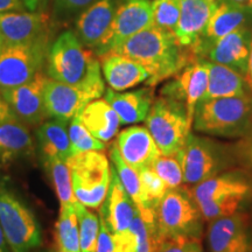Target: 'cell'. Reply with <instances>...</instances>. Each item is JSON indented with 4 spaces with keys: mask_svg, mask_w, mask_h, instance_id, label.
I'll return each mask as SVG.
<instances>
[{
    "mask_svg": "<svg viewBox=\"0 0 252 252\" xmlns=\"http://www.w3.org/2000/svg\"><path fill=\"white\" fill-rule=\"evenodd\" d=\"M152 168L161 178L168 189L180 187L184 182V172L180 160L176 156L160 154L152 165Z\"/></svg>",
    "mask_w": 252,
    "mask_h": 252,
    "instance_id": "obj_35",
    "label": "cell"
},
{
    "mask_svg": "<svg viewBox=\"0 0 252 252\" xmlns=\"http://www.w3.org/2000/svg\"><path fill=\"white\" fill-rule=\"evenodd\" d=\"M34 152L30 131L19 121L0 124V161L8 162Z\"/></svg>",
    "mask_w": 252,
    "mask_h": 252,
    "instance_id": "obj_28",
    "label": "cell"
},
{
    "mask_svg": "<svg viewBox=\"0 0 252 252\" xmlns=\"http://www.w3.org/2000/svg\"><path fill=\"white\" fill-rule=\"evenodd\" d=\"M48 76L42 70L30 82L12 89L0 90L15 118L23 124H42L47 117L43 90Z\"/></svg>",
    "mask_w": 252,
    "mask_h": 252,
    "instance_id": "obj_12",
    "label": "cell"
},
{
    "mask_svg": "<svg viewBox=\"0 0 252 252\" xmlns=\"http://www.w3.org/2000/svg\"><path fill=\"white\" fill-rule=\"evenodd\" d=\"M251 42L252 30L242 27L214 42L206 54L210 62L226 65L245 77Z\"/></svg>",
    "mask_w": 252,
    "mask_h": 252,
    "instance_id": "obj_18",
    "label": "cell"
},
{
    "mask_svg": "<svg viewBox=\"0 0 252 252\" xmlns=\"http://www.w3.org/2000/svg\"><path fill=\"white\" fill-rule=\"evenodd\" d=\"M137 213L133 201L126 193L115 168H111V182L108 196L102 204L100 213L111 230L113 238L123 239L132 236L130 226Z\"/></svg>",
    "mask_w": 252,
    "mask_h": 252,
    "instance_id": "obj_17",
    "label": "cell"
},
{
    "mask_svg": "<svg viewBox=\"0 0 252 252\" xmlns=\"http://www.w3.org/2000/svg\"><path fill=\"white\" fill-rule=\"evenodd\" d=\"M145 122L162 156H175L184 147L193 126L185 104L165 96L153 100Z\"/></svg>",
    "mask_w": 252,
    "mask_h": 252,
    "instance_id": "obj_6",
    "label": "cell"
},
{
    "mask_svg": "<svg viewBox=\"0 0 252 252\" xmlns=\"http://www.w3.org/2000/svg\"><path fill=\"white\" fill-rule=\"evenodd\" d=\"M47 252H62V251L59 250V251H47Z\"/></svg>",
    "mask_w": 252,
    "mask_h": 252,
    "instance_id": "obj_50",
    "label": "cell"
},
{
    "mask_svg": "<svg viewBox=\"0 0 252 252\" xmlns=\"http://www.w3.org/2000/svg\"><path fill=\"white\" fill-rule=\"evenodd\" d=\"M5 46V42H4V39H2V36H1V34H0V50L2 49V47Z\"/></svg>",
    "mask_w": 252,
    "mask_h": 252,
    "instance_id": "obj_48",
    "label": "cell"
},
{
    "mask_svg": "<svg viewBox=\"0 0 252 252\" xmlns=\"http://www.w3.org/2000/svg\"><path fill=\"white\" fill-rule=\"evenodd\" d=\"M138 173H139L141 184H143L144 190L147 195V198H149L152 207L156 209L157 204L159 203V201L161 200L168 188H167L165 182L161 180V178L153 171L152 167H147V168L140 169Z\"/></svg>",
    "mask_w": 252,
    "mask_h": 252,
    "instance_id": "obj_37",
    "label": "cell"
},
{
    "mask_svg": "<svg viewBox=\"0 0 252 252\" xmlns=\"http://www.w3.org/2000/svg\"><path fill=\"white\" fill-rule=\"evenodd\" d=\"M151 26H153V9L150 0H121L111 26L94 53L102 58L128 37Z\"/></svg>",
    "mask_w": 252,
    "mask_h": 252,
    "instance_id": "obj_10",
    "label": "cell"
},
{
    "mask_svg": "<svg viewBox=\"0 0 252 252\" xmlns=\"http://www.w3.org/2000/svg\"><path fill=\"white\" fill-rule=\"evenodd\" d=\"M251 9L230 0H219L202 37L190 49L195 58L206 54L210 46L220 37L238 28L247 27L252 18Z\"/></svg>",
    "mask_w": 252,
    "mask_h": 252,
    "instance_id": "obj_14",
    "label": "cell"
},
{
    "mask_svg": "<svg viewBox=\"0 0 252 252\" xmlns=\"http://www.w3.org/2000/svg\"><path fill=\"white\" fill-rule=\"evenodd\" d=\"M49 15L41 11L0 13V34L5 45L28 43L48 37Z\"/></svg>",
    "mask_w": 252,
    "mask_h": 252,
    "instance_id": "obj_16",
    "label": "cell"
},
{
    "mask_svg": "<svg viewBox=\"0 0 252 252\" xmlns=\"http://www.w3.org/2000/svg\"><path fill=\"white\" fill-rule=\"evenodd\" d=\"M235 166L252 179V131L231 145Z\"/></svg>",
    "mask_w": 252,
    "mask_h": 252,
    "instance_id": "obj_38",
    "label": "cell"
},
{
    "mask_svg": "<svg viewBox=\"0 0 252 252\" xmlns=\"http://www.w3.org/2000/svg\"><path fill=\"white\" fill-rule=\"evenodd\" d=\"M217 1L207 0H180L181 11L174 35L185 48L191 49L202 37Z\"/></svg>",
    "mask_w": 252,
    "mask_h": 252,
    "instance_id": "obj_20",
    "label": "cell"
},
{
    "mask_svg": "<svg viewBox=\"0 0 252 252\" xmlns=\"http://www.w3.org/2000/svg\"><path fill=\"white\" fill-rule=\"evenodd\" d=\"M175 156L180 160L184 182L194 186L235 166L231 145L220 144L191 132Z\"/></svg>",
    "mask_w": 252,
    "mask_h": 252,
    "instance_id": "obj_5",
    "label": "cell"
},
{
    "mask_svg": "<svg viewBox=\"0 0 252 252\" xmlns=\"http://www.w3.org/2000/svg\"><path fill=\"white\" fill-rule=\"evenodd\" d=\"M230 1H234L236 4H239L242 6H245V7L252 8V0H230Z\"/></svg>",
    "mask_w": 252,
    "mask_h": 252,
    "instance_id": "obj_47",
    "label": "cell"
},
{
    "mask_svg": "<svg viewBox=\"0 0 252 252\" xmlns=\"http://www.w3.org/2000/svg\"><path fill=\"white\" fill-rule=\"evenodd\" d=\"M78 117L94 138L105 144L117 135L121 126L118 115L105 99L91 100Z\"/></svg>",
    "mask_w": 252,
    "mask_h": 252,
    "instance_id": "obj_25",
    "label": "cell"
},
{
    "mask_svg": "<svg viewBox=\"0 0 252 252\" xmlns=\"http://www.w3.org/2000/svg\"><path fill=\"white\" fill-rule=\"evenodd\" d=\"M26 7L23 0H0V13L24 12Z\"/></svg>",
    "mask_w": 252,
    "mask_h": 252,
    "instance_id": "obj_42",
    "label": "cell"
},
{
    "mask_svg": "<svg viewBox=\"0 0 252 252\" xmlns=\"http://www.w3.org/2000/svg\"><path fill=\"white\" fill-rule=\"evenodd\" d=\"M203 216L190 189H167L156 207L157 245L167 238L201 239Z\"/></svg>",
    "mask_w": 252,
    "mask_h": 252,
    "instance_id": "obj_4",
    "label": "cell"
},
{
    "mask_svg": "<svg viewBox=\"0 0 252 252\" xmlns=\"http://www.w3.org/2000/svg\"><path fill=\"white\" fill-rule=\"evenodd\" d=\"M74 209L80 229L81 252H94L99 232V217L78 201L75 202Z\"/></svg>",
    "mask_w": 252,
    "mask_h": 252,
    "instance_id": "obj_31",
    "label": "cell"
},
{
    "mask_svg": "<svg viewBox=\"0 0 252 252\" xmlns=\"http://www.w3.org/2000/svg\"><path fill=\"white\" fill-rule=\"evenodd\" d=\"M69 139L75 154L84 152H102L105 150V143L94 138L83 125L78 116L69 122Z\"/></svg>",
    "mask_w": 252,
    "mask_h": 252,
    "instance_id": "obj_33",
    "label": "cell"
},
{
    "mask_svg": "<svg viewBox=\"0 0 252 252\" xmlns=\"http://www.w3.org/2000/svg\"><path fill=\"white\" fill-rule=\"evenodd\" d=\"M190 190L198 203L229 195L248 196L252 191V182L250 176L242 171L223 172L195 185Z\"/></svg>",
    "mask_w": 252,
    "mask_h": 252,
    "instance_id": "obj_24",
    "label": "cell"
},
{
    "mask_svg": "<svg viewBox=\"0 0 252 252\" xmlns=\"http://www.w3.org/2000/svg\"><path fill=\"white\" fill-rule=\"evenodd\" d=\"M152 9L154 26L174 34L180 18V0H154Z\"/></svg>",
    "mask_w": 252,
    "mask_h": 252,
    "instance_id": "obj_34",
    "label": "cell"
},
{
    "mask_svg": "<svg viewBox=\"0 0 252 252\" xmlns=\"http://www.w3.org/2000/svg\"><path fill=\"white\" fill-rule=\"evenodd\" d=\"M65 162L76 200L88 208H99L108 196L111 182V168L105 154L96 151L76 153Z\"/></svg>",
    "mask_w": 252,
    "mask_h": 252,
    "instance_id": "obj_7",
    "label": "cell"
},
{
    "mask_svg": "<svg viewBox=\"0 0 252 252\" xmlns=\"http://www.w3.org/2000/svg\"><path fill=\"white\" fill-rule=\"evenodd\" d=\"M47 117L68 123L94 98L88 91L48 77L43 90Z\"/></svg>",
    "mask_w": 252,
    "mask_h": 252,
    "instance_id": "obj_15",
    "label": "cell"
},
{
    "mask_svg": "<svg viewBox=\"0 0 252 252\" xmlns=\"http://www.w3.org/2000/svg\"><path fill=\"white\" fill-rule=\"evenodd\" d=\"M0 225L12 252H31L41 244V229L34 214L1 184Z\"/></svg>",
    "mask_w": 252,
    "mask_h": 252,
    "instance_id": "obj_8",
    "label": "cell"
},
{
    "mask_svg": "<svg viewBox=\"0 0 252 252\" xmlns=\"http://www.w3.org/2000/svg\"><path fill=\"white\" fill-rule=\"evenodd\" d=\"M156 252H203L201 239L167 238L159 242Z\"/></svg>",
    "mask_w": 252,
    "mask_h": 252,
    "instance_id": "obj_39",
    "label": "cell"
},
{
    "mask_svg": "<svg viewBox=\"0 0 252 252\" xmlns=\"http://www.w3.org/2000/svg\"><path fill=\"white\" fill-rule=\"evenodd\" d=\"M116 146L126 163L137 172L152 167L160 156L156 141L145 126H131L118 134Z\"/></svg>",
    "mask_w": 252,
    "mask_h": 252,
    "instance_id": "obj_19",
    "label": "cell"
},
{
    "mask_svg": "<svg viewBox=\"0 0 252 252\" xmlns=\"http://www.w3.org/2000/svg\"><path fill=\"white\" fill-rule=\"evenodd\" d=\"M252 219L237 212L209 222L207 230L210 252H251Z\"/></svg>",
    "mask_w": 252,
    "mask_h": 252,
    "instance_id": "obj_11",
    "label": "cell"
},
{
    "mask_svg": "<svg viewBox=\"0 0 252 252\" xmlns=\"http://www.w3.org/2000/svg\"><path fill=\"white\" fill-rule=\"evenodd\" d=\"M130 230L134 238L135 252H156V237L150 226L141 219L138 209L132 220Z\"/></svg>",
    "mask_w": 252,
    "mask_h": 252,
    "instance_id": "obj_36",
    "label": "cell"
},
{
    "mask_svg": "<svg viewBox=\"0 0 252 252\" xmlns=\"http://www.w3.org/2000/svg\"><path fill=\"white\" fill-rule=\"evenodd\" d=\"M56 243L62 252H81L80 229L74 208L60 209L56 222Z\"/></svg>",
    "mask_w": 252,
    "mask_h": 252,
    "instance_id": "obj_30",
    "label": "cell"
},
{
    "mask_svg": "<svg viewBox=\"0 0 252 252\" xmlns=\"http://www.w3.org/2000/svg\"><path fill=\"white\" fill-rule=\"evenodd\" d=\"M43 163H45L50 180L54 185L61 209L74 208L77 200L74 195V190H72L71 174L67 162L59 158H52V159L45 160Z\"/></svg>",
    "mask_w": 252,
    "mask_h": 252,
    "instance_id": "obj_29",
    "label": "cell"
},
{
    "mask_svg": "<svg viewBox=\"0 0 252 252\" xmlns=\"http://www.w3.org/2000/svg\"><path fill=\"white\" fill-rule=\"evenodd\" d=\"M97 0H56V9L60 13L74 14L81 13Z\"/></svg>",
    "mask_w": 252,
    "mask_h": 252,
    "instance_id": "obj_41",
    "label": "cell"
},
{
    "mask_svg": "<svg viewBox=\"0 0 252 252\" xmlns=\"http://www.w3.org/2000/svg\"><path fill=\"white\" fill-rule=\"evenodd\" d=\"M104 99L118 115L121 125L137 124L144 122L154 100L153 87H145L134 91H115L111 88L105 90Z\"/></svg>",
    "mask_w": 252,
    "mask_h": 252,
    "instance_id": "obj_22",
    "label": "cell"
},
{
    "mask_svg": "<svg viewBox=\"0 0 252 252\" xmlns=\"http://www.w3.org/2000/svg\"><path fill=\"white\" fill-rule=\"evenodd\" d=\"M251 219H252V217H251Z\"/></svg>",
    "mask_w": 252,
    "mask_h": 252,
    "instance_id": "obj_52",
    "label": "cell"
},
{
    "mask_svg": "<svg viewBox=\"0 0 252 252\" xmlns=\"http://www.w3.org/2000/svg\"><path fill=\"white\" fill-rule=\"evenodd\" d=\"M0 252H12L11 249H9L7 241H6L4 231H2L1 225H0Z\"/></svg>",
    "mask_w": 252,
    "mask_h": 252,
    "instance_id": "obj_46",
    "label": "cell"
},
{
    "mask_svg": "<svg viewBox=\"0 0 252 252\" xmlns=\"http://www.w3.org/2000/svg\"><path fill=\"white\" fill-rule=\"evenodd\" d=\"M193 128L220 138H242L252 131V93L201 100L195 108Z\"/></svg>",
    "mask_w": 252,
    "mask_h": 252,
    "instance_id": "obj_3",
    "label": "cell"
},
{
    "mask_svg": "<svg viewBox=\"0 0 252 252\" xmlns=\"http://www.w3.org/2000/svg\"><path fill=\"white\" fill-rule=\"evenodd\" d=\"M36 135L42 161L52 158H59L63 161H67L75 154L69 139L67 123L58 119L42 123Z\"/></svg>",
    "mask_w": 252,
    "mask_h": 252,
    "instance_id": "obj_27",
    "label": "cell"
},
{
    "mask_svg": "<svg viewBox=\"0 0 252 252\" xmlns=\"http://www.w3.org/2000/svg\"><path fill=\"white\" fill-rule=\"evenodd\" d=\"M207 1H217V0H207Z\"/></svg>",
    "mask_w": 252,
    "mask_h": 252,
    "instance_id": "obj_51",
    "label": "cell"
},
{
    "mask_svg": "<svg viewBox=\"0 0 252 252\" xmlns=\"http://www.w3.org/2000/svg\"><path fill=\"white\" fill-rule=\"evenodd\" d=\"M209 76L208 87L201 100L242 96L252 93L243 75L226 65L207 61Z\"/></svg>",
    "mask_w": 252,
    "mask_h": 252,
    "instance_id": "obj_26",
    "label": "cell"
},
{
    "mask_svg": "<svg viewBox=\"0 0 252 252\" xmlns=\"http://www.w3.org/2000/svg\"><path fill=\"white\" fill-rule=\"evenodd\" d=\"M245 80H247L249 87L252 91V42L250 47V55H249V62H248V71L247 76H245Z\"/></svg>",
    "mask_w": 252,
    "mask_h": 252,
    "instance_id": "obj_45",
    "label": "cell"
},
{
    "mask_svg": "<svg viewBox=\"0 0 252 252\" xmlns=\"http://www.w3.org/2000/svg\"><path fill=\"white\" fill-rule=\"evenodd\" d=\"M48 50V37L2 47L0 50V90L12 89L30 82L42 70Z\"/></svg>",
    "mask_w": 252,
    "mask_h": 252,
    "instance_id": "obj_9",
    "label": "cell"
},
{
    "mask_svg": "<svg viewBox=\"0 0 252 252\" xmlns=\"http://www.w3.org/2000/svg\"><path fill=\"white\" fill-rule=\"evenodd\" d=\"M47 76L81 88L94 99L100 98L105 93L98 56L84 48L76 34L70 31L63 32L50 46L47 55Z\"/></svg>",
    "mask_w": 252,
    "mask_h": 252,
    "instance_id": "obj_2",
    "label": "cell"
},
{
    "mask_svg": "<svg viewBox=\"0 0 252 252\" xmlns=\"http://www.w3.org/2000/svg\"><path fill=\"white\" fill-rule=\"evenodd\" d=\"M109 53L126 56L143 65L150 74L146 82L149 87L175 76L195 60L191 50L182 47L174 34L154 25L128 37Z\"/></svg>",
    "mask_w": 252,
    "mask_h": 252,
    "instance_id": "obj_1",
    "label": "cell"
},
{
    "mask_svg": "<svg viewBox=\"0 0 252 252\" xmlns=\"http://www.w3.org/2000/svg\"><path fill=\"white\" fill-rule=\"evenodd\" d=\"M208 76L209 70L207 61L194 60L189 62L179 74H176L174 80L167 83L161 90V96L169 97L185 104L191 124L195 108L206 94Z\"/></svg>",
    "mask_w": 252,
    "mask_h": 252,
    "instance_id": "obj_13",
    "label": "cell"
},
{
    "mask_svg": "<svg viewBox=\"0 0 252 252\" xmlns=\"http://www.w3.org/2000/svg\"><path fill=\"white\" fill-rule=\"evenodd\" d=\"M251 252H252V226H251Z\"/></svg>",
    "mask_w": 252,
    "mask_h": 252,
    "instance_id": "obj_49",
    "label": "cell"
},
{
    "mask_svg": "<svg viewBox=\"0 0 252 252\" xmlns=\"http://www.w3.org/2000/svg\"><path fill=\"white\" fill-rule=\"evenodd\" d=\"M11 121H18L15 118V116L12 112V110L9 109L8 104L6 103V100L2 97L1 93H0V124L5 122H11Z\"/></svg>",
    "mask_w": 252,
    "mask_h": 252,
    "instance_id": "obj_43",
    "label": "cell"
},
{
    "mask_svg": "<svg viewBox=\"0 0 252 252\" xmlns=\"http://www.w3.org/2000/svg\"><path fill=\"white\" fill-rule=\"evenodd\" d=\"M115 251V242L111 230L106 224V220L102 214H99V232L97 238L96 251L94 252H113Z\"/></svg>",
    "mask_w": 252,
    "mask_h": 252,
    "instance_id": "obj_40",
    "label": "cell"
},
{
    "mask_svg": "<svg viewBox=\"0 0 252 252\" xmlns=\"http://www.w3.org/2000/svg\"><path fill=\"white\" fill-rule=\"evenodd\" d=\"M99 59L104 78L112 90L124 91L149 80V71L126 56L108 53Z\"/></svg>",
    "mask_w": 252,
    "mask_h": 252,
    "instance_id": "obj_23",
    "label": "cell"
},
{
    "mask_svg": "<svg viewBox=\"0 0 252 252\" xmlns=\"http://www.w3.org/2000/svg\"><path fill=\"white\" fill-rule=\"evenodd\" d=\"M247 198L244 195H229V196H222L214 198V200L203 201L198 202L197 206L200 208V212L202 214L203 220H210L234 215L241 208L243 201Z\"/></svg>",
    "mask_w": 252,
    "mask_h": 252,
    "instance_id": "obj_32",
    "label": "cell"
},
{
    "mask_svg": "<svg viewBox=\"0 0 252 252\" xmlns=\"http://www.w3.org/2000/svg\"><path fill=\"white\" fill-rule=\"evenodd\" d=\"M116 0H97L80 13L76 21V35L89 49L98 48L115 15Z\"/></svg>",
    "mask_w": 252,
    "mask_h": 252,
    "instance_id": "obj_21",
    "label": "cell"
},
{
    "mask_svg": "<svg viewBox=\"0 0 252 252\" xmlns=\"http://www.w3.org/2000/svg\"><path fill=\"white\" fill-rule=\"evenodd\" d=\"M23 1L26 9L33 12V11H36V9H39L41 6L45 4L46 0H23Z\"/></svg>",
    "mask_w": 252,
    "mask_h": 252,
    "instance_id": "obj_44",
    "label": "cell"
}]
</instances>
